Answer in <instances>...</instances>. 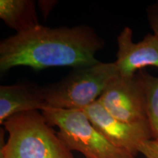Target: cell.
<instances>
[{
    "instance_id": "30bf717a",
    "label": "cell",
    "mask_w": 158,
    "mask_h": 158,
    "mask_svg": "<svg viewBox=\"0 0 158 158\" xmlns=\"http://www.w3.org/2000/svg\"><path fill=\"white\" fill-rule=\"evenodd\" d=\"M146 95L147 118L153 139H158V77L145 70L139 71Z\"/></svg>"
},
{
    "instance_id": "8992f818",
    "label": "cell",
    "mask_w": 158,
    "mask_h": 158,
    "mask_svg": "<svg viewBox=\"0 0 158 158\" xmlns=\"http://www.w3.org/2000/svg\"><path fill=\"white\" fill-rule=\"evenodd\" d=\"M94 127L118 149L136 157L140 145L152 138L147 120L122 122L111 116L98 100L82 110Z\"/></svg>"
},
{
    "instance_id": "8fae6325",
    "label": "cell",
    "mask_w": 158,
    "mask_h": 158,
    "mask_svg": "<svg viewBox=\"0 0 158 158\" xmlns=\"http://www.w3.org/2000/svg\"><path fill=\"white\" fill-rule=\"evenodd\" d=\"M138 153L145 158H158V139H151L144 141L140 145Z\"/></svg>"
},
{
    "instance_id": "6da1fadb",
    "label": "cell",
    "mask_w": 158,
    "mask_h": 158,
    "mask_svg": "<svg viewBox=\"0 0 158 158\" xmlns=\"http://www.w3.org/2000/svg\"><path fill=\"white\" fill-rule=\"evenodd\" d=\"M104 45L89 26L51 28L40 24L0 42V72L19 66L36 70L90 66L100 62L95 55Z\"/></svg>"
},
{
    "instance_id": "4fadbf2b",
    "label": "cell",
    "mask_w": 158,
    "mask_h": 158,
    "mask_svg": "<svg viewBox=\"0 0 158 158\" xmlns=\"http://www.w3.org/2000/svg\"><path fill=\"white\" fill-rule=\"evenodd\" d=\"M56 1H53V0H41L38 2L40 10L42 13L43 18L46 19L48 16L51 10L56 6Z\"/></svg>"
},
{
    "instance_id": "277c9868",
    "label": "cell",
    "mask_w": 158,
    "mask_h": 158,
    "mask_svg": "<svg viewBox=\"0 0 158 158\" xmlns=\"http://www.w3.org/2000/svg\"><path fill=\"white\" fill-rule=\"evenodd\" d=\"M41 112L51 126L58 127L59 138L71 152L85 158H135L108 141L82 110L46 108Z\"/></svg>"
},
{
    "instance_id": "7a4b0ae2",
    "label": "cell",
    "mask_w": 158,
    "mask_h": 158,
    "mask_svg": "<svg viewBox=\"0 0 158 158\" xmlns=\"http://www.w3.org/2000/svg\"><path fill=\"white\" fill-rule=\"evenodd\" d=\"M2 124L8 138L1 137L0 158H74L42 112L15 114Z\"/></svg>"
},
{
    "instance_id": "52a82bcc",
    "label": "cell",
    "mask_w": 158,
    "mask_h": 158,
    "mask_svg": "<svg viewBox=\"0 0 158 158\" xmlns=\"http://www.w3.org/2000/svg\"><path fill=\"white\" fill-rule=\"evenodd\" d=\"M115 64L119 76L131 77L147 67L158 68V37L148 33L139 42L133 41V31L124 27L117 37Z\"/></svg>"
},
{
    "instance_id": "3957f363",
    "label": "cell",
    "mask_w": 158,
    "mask_h": 158,
    "mask_svg": "<svg viewBox=\"0 0 158 158\" xmlns=\"http://www.w3.org/2000/svg\"><path fill=\"white\" fill-rule=\"evenodd\" d=\"M118 76L114 62L75 68L59 81L42 86L47 108L84 110L96 102Z\"/></svg>"
},
{
    "instance_id": "7c38bea8",
    "label": "cell",
    "mask_w": 158,
    "mask_h": 158,
    "mask_svg": "<svg viewBox=\"0 0 158 158\" xmlns=\"http://www.w3.org/2000/svg\"><path fill=\"white\" fill-rule=\"evenodd\" d=\"M147 16L153 34L158 37V1L148 6Z\"/></svg>"
},
{
    "instance_id": "ba28073f",
    "label": "cell",
    "mask_w": 158,
    "mask_h": 158,
    "mask_svg": "<svg viewBox=\"0 0 158 158\" xmlns=\"http://www.w3.org/2000/svg\"><path fill=\"white\" fill-rule=\"evenodd\" d=\"M43 87L37 85L19 84L0 86V124L23 112L46 108Z\"/></svg>"
},
{
    "instance_id": "9c48e42d",
    "label": "cell",
    "mask_w": 158,
    "mask_h": 158,
    "mask_svg": "<svg viewBox=\"0 0 158 158\" xmlns=\"http://www.w3.org/2000/svg\"><path fill=\"white\" fill-rule=\"evenodd\" d=\"M0 18L16 33L23 32L40 24L35 2L32 0H1Z\"/></svg>"
},
{
    "instance_id": "5b68a950",
    "label": "cell",
    "mask_w": 158,
    "mask_h": 158,
    "mask_svg": "<svg viewBox=\"0 0 158 158\" xmlns=\"http://www.w3.org/2000/svg\"><path fill=\"white\" fill-rule=\"evenodd\" d=\"M98 101L110 115L122 122L147 120L145 91L139 73L131 77L114 78Z\"/></svg>"
}]
</instances>
